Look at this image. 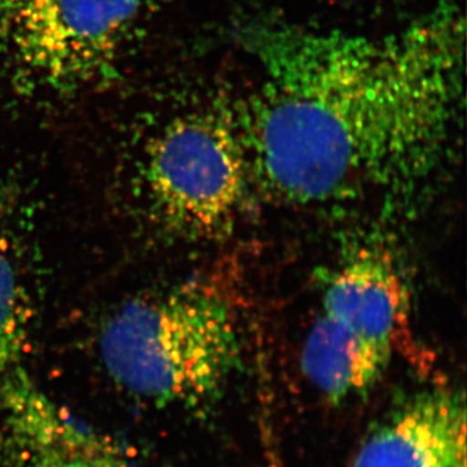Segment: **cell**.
<instances>
[{
    "instance_id": "6da1fadb",
    "label": "cell",
    "mask_w": 467,
    "mask_h": 467,
    "mask_svg": "<svg viewBox=\"0 0 467 467\" xmlns=\"http://www.w3.org/2000/svg\"><path fill=\"white\" fill-rule=\"evenodd\" d=\"M465 41L456 0L382 36L251 21L239 42L259 85L235 121L248 174L297 205L413 190L460 125Z\"/></svg>"
},
{
    "instance_id": "7a4b0ae2",
    "label": "cell",
    "mask_w": 467,
    "mask_h": 467,
    "mask_svg": "<svg viewBox=\"0 0 467 467\" xmlns=\"http://www.w3.org/2000/svg\"><path fill=\"white\" fill-rule=\"evenodd\" d=\"M117 384L156 405L214 400L238 368V330L218 292L189 284L121 306L99 337Z\"/></svg>"
},
{
    "instance_id": "3957f363",
    "label": "cell",
    "mask_w": 467,
    "mask_h": 467,
    "mask_svg": "<svg viewBox=\"0 0 467 467\" xmlns=\"http://www.w3.org/2000/svg\"><path fill=\"white\" fill-rule=\"evenodd\" d=\"M143 0H0V72L69 94L112 72Z\"/></svg>"
},
{
    "instance_id": "277c9868",
    "label": "cell",
    "mask_w": 467,
    "mask_h": 467,
    "mask_svg": "<svg viewBox=\"0 0 467 467\" xmlns=\"http://www.w3.org/2000/svg\"><path fill=\"white\" fill-rule=\"evenodd\" d=\"M248 181L244 146L227 115L202 110L178 117L147 152L150 204L167 229L181 235L207 239L226 233Z\"/></svg>"
},
{
    "instance_id": "5b68a950",
    "label": "cell",
    "mask_w": 467,
    "mask_h": 467,
    "mask_svg": "<svg viewBox=\"0 0 467 467\" xmlns=\"http://www.w3.org/2000/svg\"><path fill=\"white\" fill-rule=\"evenodd\" d=\"M407 316L408 294L398 270L386 254L364 248L331 275L313 326L353 358L387 370Z\"/></svg>"
},
{
    "instance_id": "8992f818",
    "label": "cell",
    "mask_w": 467,
    "mask_h": 467,
    "mask_svg": "<svg viewBox=\"0 0 467 467\" xmlns=\"http://www.w3.org/2000/svg\"><path fill=\"white\" fill-rule=\"evenodd\" d=\"M7 467H131L109 439L77 422L27 371L0 387Z\"/></svg>"
},
{
    "instance_id": "52a82bcc",
    "label": "cell",
    "mask_w": 467,
    "mask_h": 467,
    "mask_svg": "<svg viewBox=\"0 0 467 467\" xmlns=\"http://www.w3.org/2000/svg\"><path fill=\"white\" fill-rule=\"evenodd\" d=\"M352 467H466L465 395L434 387L408 396L371 427Z\"/></svg>"
},
{
    "instance_id": "ba28073f",
    "label": "cell",
    "mask_w": 467,
    "mask_h": 467,
    "mask_svg": "<svg viewBox=\"0 0 467 467\" xmlns=\"http://www.w3.org/2000/svg\"><path fill=\"white\" fill-rule=\"evenodd\" d=\"M26 324L20 285L7 259L0 254V386L26 370Z\"/></svg>"
}]
</instances>
